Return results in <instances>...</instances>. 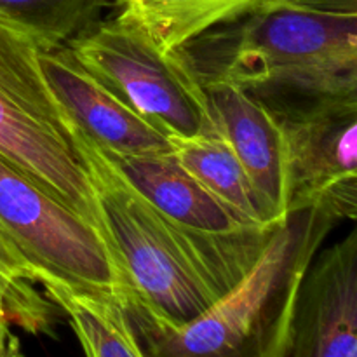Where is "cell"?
<instances>
[{"mask_svg": "<svg viewBox=\"0 0 357 357\" xmlns=\"http://www.w3.org/2000/svg\"><path fill=\"white\" fill-rule=\"evenodd\" d=\"M317 209L289 213L253 271L187 324H171L122 302L145 357H286L296 296L333 227Z\"/></svg>", "mask_w": 357, "mask_h": 357, "instance_id": "cell-1", "label": "cell"}, {"mask_svg": "<svg viewBox=\"0 0 357 357\" xmlns=\"http://www.w3.org/2000/svg\"><path fill=\"white\" fill-rule=\"evenodd\" d=\"M199 82L243 89L293 77L357 73V16L265 0L174 51Z\"/></svg>", "mask_w": 357, "mask_h": 357, "instance_id": "cell-2", "label": "cell"}, {"mask_svg": "<svg viewBox=\"0 0 357 357\" xmlns=\"http://www.w3.org/2000/svg\"><path fill=\"white\" fill-rule=\"evenodd\" d=\"M68 132L89 176L101 229L128 281L126 300L171 324H187L206 312L218 298L180 227L126 185L70 121Z\"/></svg>", "mask_w": 357, "mask_h": 357, "instance_id": "cell-3", "label": "cell"}, {"mask_svg": "<svg viewBox=\"0 0 357 357\" xmlns=\"http://www.w3.org/2000/svg\"><path fill=\"white\" fill-rule=\"evenodd\" d=\"M0 230L35 284L122 303L129 296L105 234L33 176L0 155Z\"/></svg>", "mask_w": 357, "mask_h": 357, "instance_id": "cell-4", "label": "cell"}, {"mask_svg": "<svg viewBox=\"0 0 357 357\" xmlns=\"http://www.w3.org/2000/svg\"><path fill=\"white\" fill-rule=\"evenodd\" d=\"M40 49L30 35L0 20V155L103 232L89 176L70 139L68 119L40 70Z\"/></svg>", "mask_w": 357, "mask_h": 357, "instance_id": "cell-5", "label": "cell"}, {"mask_svg": "<svg viewBox=\"0 0 357 357\" xmlns=\"http://www.w3.org/2000/svg\"><path fill=\"white\" fill-rule=\"evenodd\" d=\"M98 82L169 138L215 131L204 86L178 52H166L121 17L101 21L65 45Z\"/></svg>", "mask_w": 357, "mask_h": 357, "instance_id": "cell-6", "label": "cell"}, {"mask_svg": "<svg viewBox=\"0 0 357 357\" xmlns=\"http://www.w3.org/2000/svg\"><path fill=\"white\" fill-rule=\"evenodd\" d=\"M288 149V215L317 209L357 220V105L281 124Z\"/></svg>", "mask_w": 357, "mask_h": 357, "instance_id": "cell-7", "label": "cell"}, {"mask_svg": "<svg viewBox=\"0 0 357 357\" xmlns=\"http://www.w3.org/2000/svg\"><path fill=\"white\" fill-rule=\"evenodd\" d=\"M286 357H357V229L307 268Z\"/></svg>", "mask_w": 357, "mask_h": 357, "instance_id": "cell-8", "label": "cell"}, {"mask_svg": "<svg viewBox=\"0 0 357 357\" xmlns=\"http://www.w3.org/2000/svg\"><path fill=\"white\" fill-rule=\"evenodd\" d=\"M38 63L65 117L98 146L124 155L173 152L169 136L89 75L65 45L42 47Z\"/></svg>", "mask_w": 357, "mask_h": 357, "instance_id": "cell-9", "label": "cell"}, {"mask_svg": "<svg viewBox=\"0 0 357 357\" xmlns=\"http://www.w3.org/2000/svg\"><path fill=\"white\" fill-rule=\"evenodd\" d=\"M215 129L279 222L288 218V149L281 122L229 80L202 84Z\"/></svg>", "mask_w": 357, "mask_h": 357, "instance_id": "cell-10", "label": "cell"}, {"mask_svg": "<svg viewBox=\"0 0 357 357\" xmlns=\"http://www.w3.org/2000/svg\"><path fill=\"white\" fill-rule=\"evenodd\" d=\"M91 143L100 159L173 225L209 234L257 227L216 199L173 152L124 155L101 149L93 139Z\"/></svg>", "mask_w": 357, "mask_h": 357, "instance_id": "cell-11", "label": "cell"}, {"mask_svg": "<svg viewBox=\"0 0 357 357\" xmlns=\"http://www.w3.org/2000/svg\"><path fill=\"white\" fill-rule=\"evenodd\" d=\"M181 166L197 178L216 199L257 227L281 225L264 201L229 143L218 131L194 138H169Z\"/></svg>", "mask_w": 357, "mask_h": 357, "instance_id": "cell-12", "label": "cell"}, {"mask_svg": "<svg viewBox=\"0 0 357 357\" xmlns=\"http://www.w3.org/2000/svg\"><path fill=\"white\" fill-rule=\"evenodd\" d=\"M265 0H115L117 16L162 51L174 52L211 28L237 20Z\"/></svg>", "mask_w": 357, "mask_h": 357, "instance_id": "cell-13", "label": "cell"}, {"mask_svg": "<svg viewBox=\"0 0 357 357\" xmlns=\"http://www.w3.org/2000/svg\"><path fill=\"white\" fill-rule=\"evenodd\" d=\"M45 296L68 317L86 357H145L119 302L66 289Z\"/></svg>", "mask_w": 357, "mask_h": 357, "instance_id": "cell-14", "label": "cell"}, {"mask_svg": "<svg viewBox=\"0 0 357 357\" xmlns=\"http://www.w3.org/2000/svg\"><path fill=\"white\" fill-rule=\"evenodd\" d=\"M115 0H0V20L45 49L63 47L98 23Z\"/></svg>", "mask_w": 357, "mask_h": 357, "instance_id": "cell-15", "label": "cell"}, {"mask_svg": "<svg viewBox=\"0 0 357 357\" xmlns=\"http://www.w3.org/2000/svg\"><path fill=\"white\" fill-rule=\"evenodd\" d=\"M0 300L13 326L23 328L26 333H51L56 323L58 307L42 295L23 260L0 230Z\"/></svg>", "mask_w": 357, "mask_h": 357, "instance_id": "cell-16", "label": "cell"}, {"mask_svg": "<svg viewBox=\"0 0 357 357\" xmlns=\"http://www.w3.org/2000/svg\"><path fill=\"white\" fill-rule=\"evenodd\" d=\"M289 2L319 13L357 16V0H289Z\"/></svg>", "mask_w": 357, "mask_h": 357, "instance_id": "cell-17", "label": "cell"}, {"mask_svg": "<svg viewBox=\"0 0 357 357\" xmlns=\"http://www.w3.org/2000/svg\"><path fill=\"white\" fill-rule=\"evenodd\" d=\"M0 357H23L20 338L13 333V323L0 307Z\"/></svg>", "mask_w": 357, "mask_h": 357, "instance_id": "cell-18", "label": "cell"}, {"mask_svg": "<svg viewBox=\"0 0 357 357\" xmlns=\"http://www.w3.org/2000/svg\"><path fill=\"white\" fill-rule=\"evenodd\" d=\"M0 307H3V302H2V300H0ZM3 310H6V307H3ZM7 314V312H6ZM7 317H9V316H7Z\"/></svg>", "mask_w": 357, "mask_h": 357, "instance_id": "cell-19", "label": "cell"}]
</instances>
